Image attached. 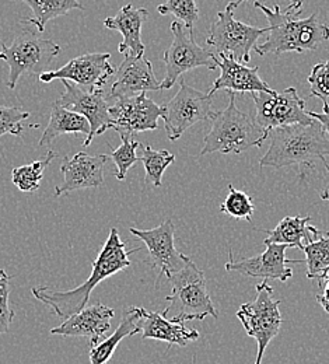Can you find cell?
<instances>
[{
  "label": "cell",
  "mask_w": 329,
  "mask_h": 364,
  "mask_svg": "<svg viewBox=\"0 0 329 364\" xmlns=\"http://www.w3.org/2000/svg\"><path fill=\"white\" fill-rule=\"evenodd\" d=\"M129 231L147 247L150 265L153 269L158 271V279L161 276L170 277L173 273L183 269L188 262V257L178 252L176 248V228L171 219L151 230L132 228Z\"/></svg>",
  "instance_id": "obj_15"
},
{
  "label": "cell",
  "mask_w": 329,
  "mask_h": 364,
  "mask_svg": "<svg viewBox=\"0 0 329 364\" xmlns=\"http://www.w3.org/2000/svg\"><path fill=\"white\" fill-rule=\"evenodd\" d=\"M327 272H329V267H328V269H327Z\"/></svg>",
  "instance_id": "obj_41"
},
{
  "label": "cell",
  "mask_w": 329,
  "mask_h": 364,
  "mask_svg": "<svg viewBox=\"0 0 329 364\" xmlns=\"http://www.w3.org/2000/svg\"><path fill=\"white\" fill-rule=\"evenodd\" d=\"M303 251L306 252L307 277L321 283L329 267V231H320L311 242L304 245Z\"/></svg>",
  "instance_id": "obj_27"
},
{
  "label": "cell",
  "mask_w": 329,
  "mask_h": 364,
  "mask_svg": "<svg viewBox=\"0 0 329 364\" xmlns=\"http://www.w3.org/2000/svg\"><path fill=\"white\" fill-rule=\"evenodd\" d=\"M65 134H82L87 137L90 135V124L83 115L66 109L55 101L52 105L49 124L38 144L41 147L49 146L56 137Z\"/></svg>",
  "instance_id": "obj_25"
},
{
  "label": "cell",
  "mask_w": 329,
  "mask_h": 364,
  "mask_svg": "<svg viewBox=\"0 0 329 364\" xmlns=\"http://www.w3.org/2000/svg\"><path fill=\"white\" fill-rule=\"evenodd\" d=\"M149 11L144 7H135L134 4H125L121 7L117 16L104 20V27L108 30L119 31L124 41L118 46L119 53L131 56H143L146 46L141 41V27Z\"/></svg>",
  "instance_id": "obj_21"
},
{
  "label": "cell",
  "mask_w": 329,
  "mask_h": 364,
  "mask_svg": "<svg viewBox=\"0 0 329 364\" xmlns=\"http://www.w3.org/2000/svg\"><path fill=\"white\" fill-rule=\"evenodd\" d=\"M244 1H247V0H235V1H232L230 4H232L234 9H237V7H238L241 3H244ZM291 1H296V0H291Z\"/></svg>",
  "instance_id": "obj_40"
},
{
  "label": "cell",
  "mask_w": 329,
  "mask_h": 364,
  "mask_svg": "<svg viewBox=\"0 0 329 364\" xmlns=\"http://www.w3.org/2000/svg\"><path fill=\"white\" fill-rule=\"evenodd\" d=\"M220 210L234 219H242V220L251 222L255 212V206L249 195L235 189L232 183H229V195L222 203Z\"/></svg>",
  "instance_id": "obj_31"
},
{
  "label": "cell",
  "mask_w": 329,
  "mask_h": 364,
  "mask_svg": "<svg viewBox=\"0 0 329 364\" xmlns=\"http://www.w3.org/2000/svg\"><path fill=\"white\" fill-rule=\"evenodd\" d=\"M121 140L122 144L118 149L112 150L109 156L117 166L115 177L118 181H124L126 178L129 168L138 161H141V157L136 156V150L138 147H141V143L131 136H121Z\"/></svg>",
  "instance_id": "obj_30"
},
{
  "label": "cell",
  "mask_w": 329,
  "mask_h": 364,
  "mask_svg": "<svg viewBox=\"0 0 329 364\" xmlns=\"http://www.w3.org/2000/svg\"><path fill=\"white\" fill-rule=\"evenodd\" d=\"M60 46L26 30L17 36L11 46L1 44L0 60L9 66L7 87L14 90L18 80L26 75H41L59 55Z\"/></svg>",
  "instance_id": "obj_6"
},
{
  "label": "cell",
  "mask_w": 329,
  "mask_h": 364,
  "mask_svg": "<svg viewBox=\"0 0 329 364\" xmlns=\"http://www.w3.org/2000/svg\"><path fill=\"white\" fill-rule=\"evenodd\" d=\"M271 144L259 166L284 168L296 167L304 177L306 170H314L318 160L329 156V136L323 125L314 119L311 124H294L275 128L269 134Z\"/></svg>",
  "instance_id": "obj_3"
},
{
  "label": "cell",
  "mask_w": 329,
  "mask_h": 364,
  "mask_svg": "<svg viewBox=\"0 0 329 364\" xmlns=\"http://www.w3.org/2000/svg\"><path fill=\"white\" fill-rule=\"evenodd\" d=\"M161 90V83L156 79L153 65L143 56L124 55V60L115 70V82L109 91L114 100L138 95L146 91Z\"/></svg>",
  "instance_id": "obj_18"
},
{
  "label": "cell",
  "mask_w": 329,
  "mask_h": 364,
  "mask_svg": "<svg viewBox=\"0 0 329 364\" xmlns=\"http://www.w3.org/2000/svg\"><path fill=\"white\" fill-rule=\"evenodd\" d=\"M215 62L220 69V76L215 80V83L207 92L210 95L220 90L229 92H258L272 90L268 86V83H265L259 77V69L257 66L248 68L226 53H216Z\"/></svg>",
  "instance_id": "obj_20"
},
{
  "label": "cell",
  "mask_w": 329,
  "mask_h": 364,
  "mask_svg": "<svg viewBox=\"0 0 329 364\" xmlns=\"http://www.w3.org/2000/svg\"><path fill=\"white\" fill-rule=\"evenodd\" d=\"M173 43L163 55L166 65V77L161 82V90H170L174 87L177 80L189 70L196 68H207L209 70L217 69L215 62L216 53L196 44L193 33L185 34L183 24L176 20L171 23Z\"/></svg>",
  "instance_id": "obj_10"
},
{
  "label": "cell",
  "mask_w": 329,
  "mask_h": 364,
  "mask_svg": "<svg viewBox=\"0 0 329 364\" xmlns=\"http://www.w3.org/2000/svg\"><path fill=\"white\" fill-rule=\"evenodd\" d=\"M171 283V294L167 296L168 307L163 316L176 310L171 317L174 322H187L192 319H205L206 317L217 318L219 311L215 309L207 293L205 273L199 269L193 261L188 259L185 267L168 277Z\"/></svg>",
  "instance_id": "obj_5"
},
{
  "label": "cell",
  "mask_w": 329,
  "mask_h": 364,
  "mask_svg": "<svg viewBox=\"0 0 329 364\" xmlns=\"http://www.w3.org/2000/svg\"><path fill=\"white\" fill-rule=\"evenodd\" d=\"M144 309L141 307H129L128 310H125L121 322L118 325V328L115 329V332L98 342L95 346L90 349V363L92 364H107L109 362V359L112 358V355L115 353L118 345L121 343V341H124L128 336H134L136 333H141V322L144 318Z\"/></svg>",
  "instance_id": "obj_23"
},
{
  "label": "cell",
  "mask_w": 329,
  "mask_h": 364,
  "mask_svg": "<svg viewBox=\"0 0 329 364\" xmlns=\"http://www.w3.org/2000/svg\"><path fill=\"white\" fill-rule=\"evenodd\" d=\"M229 94V105L222 111H215L210 118L212 128L205 136L200 156L212 153L239 154L251 147H261L269 137L254 117L235 107L234 92Z\"/></svg>",
  "instance_id": "obj_4"
},
{
  "label": "cell",
  "mask_w": 329,
  "mask_h": 364,
  "mask_svg": "<svg viewBox=\"0 0 329 364\" xmlns=\"http://www.w3.org/2000/svg\"><path fill=\"white\" fill-rule=\"evenodd\" d=\"M26 3L31 11L33 17L26 18L24 23L34 24L38 33L45 30L48 21L65 16L72 10H83V4L79 0H21Z\"/></svg>",
  "instance_id": "obj_26"
},
{
  "label": "cell",
  "mask_w": 329,
  "mask_h": 364,
  "mask_svg": "<svg viewBox=\"0 0 329 364\" xmlns=\"http://www.w3.org/2000/svg\"><path fill=\"white\" fill-rule=\"evenodd\" d=\"M234 7L229 3L225 11L210 26L206 44L213 46L216 53H226L239 63H249L251 49L268 33V28L254 27L234 18Z\"/></svg>",
  "instance_id": "obj_8"
},
{
  "label": "cell",
  "mask_w": 329,
  "mask_h": 364,
  "mask_svg": "<svg viewBox=\"0 0 329 364\" xmlns=\"http://www.w3.org/2000/svg\"><path fill=\"white\" fill-rule=\"evenodd\" d=\"M323 163H324V166H325V168H327V171H328L329 174V166L328 163H327V160L324 159V160H323ZM321 199H323V200H327V202H329V188L324 189V191L321 192Z\"/></svg>",
  "instance_id": "obj_38"
},
{
  "label": "cell",
  "mask_w": 329,
  "mask_h": 364,
  "mask_svg": "<svg viewBox=\"0 0 329 364\" xmlns=\"http://www.w3.org/2000/svg\"><path fill=\"white\" fill-rule=\"evenodd\" d=\"M212 97L181 80L178 92L163 107L164 128L171 141L178 140L190 127L213 117Z\"/></svg>",
  "instance_id": "obj_11"
},
{
  "label": "cell",
  "mask_w": 329,
  "mask_h": 364,
  "mask_svg": "<svg viewBox=\"0 0 329 364\" xmlns=\"http://www.w3.org/2000/svg\"><path fill=\"white\" fill-rule=\"evenodd\" d=\"M56 157V153L49 150L47 156L38 161H34L27 166L16 167L11 171V181L21 192H34L40 188L44 171L47 170L50 161Z\"/></svg>",
  "instance_id": "obj_29"
},
{
  "label": "cell",
  "mask_w": 329,
  "mask_h": 364,
  "mask_svg": "<svg viewBox=\"0 0 329 364\" xmlns=\"http://www.w3.org/2000/svg\"><path fill=\"white\" fill-rule=\"evenodd\" d=\"M108 156L98 154L90 156L85 151H79L72 157H66L60 166L63 182L56 185L55 195L63 196L73 191L98 188L104 182V168L108 161Z\"/></svg>",
  "instance_id": "obj_17"
},
{
  "label": "cell",
  "mask_w": 329,
  "mask_h": 364,
  "mask_svg": "<svg viewBox=\"0 0 329 364\" xmlns=\"http://www.w3.org/2000/svg\"><path fill=\"white\" fill-rule=\"evenodd\" d=\"M307 82L313 97H318L323 102H329V59L313 68Z\"/></svg>",
  "instance_id": "obj_34"
},
{
  "label": "cell",
  "mask_w": 329,
  "mask_h": 364,
  "mask_svg": "<svg viewBox=\"0 0 329 364\" xmlns=\"http://www.w3.org/2000/svg\"><path fill=\"white\" fill-rule=\"evenodd\" d=\"M114 316L115 311L108 306L99 303L86 306L79 313L65 319L59 326L50 329V335L89 338L93 348L111 328Z\"/></svg>",
  "instance_id": "obj_19"
},
{
  "label": "cell",
  "mask_w": 329,
  "mask_h": 364,
  "mask_svg": "<svg viewBox=\"0 0 329 364\" xmlns=\"http://www.w3.org/2000/svg\"><path fill=\"white\" fill-rule=\"evenodd\" d=\"M255 104V121L269 135L272 129L294 124H311L314 118L306 109V101L294 87L286 90L251 92Z\"/></svg>",
  "instance_id": "obj_9"
},
{
  "label": "cell",
  "mask_w": 329,
  "mask_h": 364,
  "mask_svg": "<svg viewBox=\"0 0 329 364\" xmlns=\"http://www.w3.org/2000/svg\"><path fill=\"white\" fill-rule=\"evenodd\" d=\"M141 333L143 339L161 341L183 348L199 339V332L188 329L184 322H174L163 314L147 310L144 311Z\"/></svg>",
  "instance_id": "obj_22"
},
{
  "label": "cell",
  "mask_w": 329,
  "mask_h": 364,
  "mask_svg": "<svg viewBox=\"0 0 329 364\" xmlns=\"http://www.w3.org/2000/svg\"><path fill=\"white\" fill-rule=\"evenodd\" d=\"M65 91L56 101L66 109L83 115L90 124V135L85 139L83 146H90L93 139L98 135L105 134L108 129H112V118L109 114L108 101L104 95V89L101 90H83L82 87L60 79Z\"/></svg>",
  "instance_id": "obj_12"
},
{
  "label": "cell",
  "mask_w": 329,
  "mask_h": 364,
  "mask_svg": "<svg viewBox=\"0 0 329 364\" xmlns=\"http://www.w3.org/2000/svg\"><path fill=\"white\" fill-rule=\"evenodd\" d=\"M157 11L161 16L174 14L189 31L193 30V26L199 20V9L195 0H167L164 4L157 6Z\"/></svg>",
  "instance_id": "obj_32"
},
{
  "label": "cell",
  "mask_w": 329,
  "mask_h": 364,
  "mask_svg": "<svg viewBox=\"0 0 329 364\" xmlns=\"http://www.w3.org/2000/svg\"><path fill=\"white\" fill-rule=\"evenodd\" d=\"M30 118V112L20 107L0 105V137L4 135L21 136L24 131L23 122Z\"/></svg>",
  "instance_id": "obj_33"
},
{
  "label": "cell",
  "mask_w": 329,
  "mask_h": 364,
  "mask_svg": "<svg viewBox=\"0 0 329 364\" xmlns=\"http://www.w3.org/2000/svg\"><path fill=\"white\" fill-rule=\"evenodd\" d=\"M325 283V290L324 291H329V272L325 273V276L323 277V280H321V286Z\"/></svg>",
  "instance_id": "obj_39"
},
{
  "label": "cell",
  "mask_w": 329,
  "mask_h": 364,
  "mask_svg": "<svg viewBox=\"0 0 329 364\" xmlns=\"http://www.w3.org/2000/svg\"><path fill=\"white\" fill-rule=\"evenodd\" d=\"M141 147L143 151L141 161L146 171V182L158 188L161 186V180L166 170L176 161V156L168 150H154L149 144L141 143Z\"/></svg>",
  "instance_id": "obj_28"
},
{
  "label": "cell",
  "mask_w": 329,
  "mask_h": 364,
  "mask_svg": "<svg viewBox=\"0 0 329 364\" xmlns=\"http://www.w3.org/2000/svg\"><path fill=\"white\" fill-rule=\"evenodd\" d=\"M109 114L112 129L119 136L134 137L136 134L157 129L158 119L163 117V107L157 105L146 92H141L115 100V104L109 107Z\"/></svg>",
  "instance_id": "obj_14"
},
{
  "label": "cell",
  "mask_w": 329,
  "mask_h": 364,
  "mask_svg": "<svg viewBox=\"0 0 329 364\" xmlns=\"http://www.w3.org/2000/svg\"><path fill=\"white\" fill-rule=\"evenodd\" d=\"M109 58V53H86L73 58L58 70L43 72L40 82L50 83L56 79H65L76 83L83 90H101L117 70L111 65Z\"/></svg>",
  "instance_id": "obj_13"
},
{
  "label": "cell",
  "mask_w": 329,
  "mask_h": 364,
  "mask_svg": "<svg viewBox=\"0 0 329 364\" xmlns=\"http://www.w3.org/2000/svg\"><path fill=\"white\" fill-rule=\"evenodd\" d=\"M288 247L283 244H266V250L264 254L235 261L233 252L230 251V259L226 264L227 272H238L259 277L265 280H279L287 282L291 276L293 271L287 267V264H301L304 261H293L286 258V250Z\"/></svg>",
  "instance_id": "obj_16"
},
{
  "label": "cell",
  "mask_w": 329,
  "mask_h": 364,
  "mask_svg": "<svg viewBox=\"0 0 329 364\" xmlns=\"http://www.w3.org/2000/svg\"><path fill=\"white\" fill-rule=\"evenodd\" d=\"M257 299L242 304L237 311V318L241 321L248 336L258 343L255 363L262 364L266 348L279 333L282 326V314L279 310L281 301L274 299V289L266 280L255 286Z\"/></svg>",
  "instance_id": "obj_7"
},
{
  "label": "cell",
  "mask_w": 329,
  "mask_h": 364,
  "mask_svg": "<svg viewBox=\"0 0 329 364\" xmlns=\"http://www.w3.org/2000/svg\"><path fill=\"white\" fill-rule=\"evenodd\" d=\"M310 222V216L284 218L274 230H262L268 234L264 244H283L287 247H296L298 250H303L306 245L304 241L311 242L321 231L308 225Z\"/></svg>",
  "instance_id": "obj_24"
},
{
  "label": "cell",
  "mask_w": 329,
  "mask_h": 364,
  "mask_svg": "<svg viewBox=\"0 0 329 364\" xmlns=\"http://www.w3.org/2000/svg\"><path fill=\"white\" fill-rule=\"evenodd\" d=\"M317 301L323 306V309L329 314V291H324V294L317 296Z\"/></svg>",
  "instance_id": "obj_37"
},
{
  "label": "cell",
  "mask_w": 329,
  "mask_h": 364,
  "mask_svg": "<svg viewBox=\"0 0 329 364\" xmlns=\"http://www.w3.org/2000/svg\"><path fill=\"white\" fill-rule=\"evenodd\" d=\"M254 6L266 16L269 23L266 41L254 46L255 52L261 56L317 50L329 40V27L318 20V13L303 20L296 18L301 13L303 0H296L283 10L281 6L269 9L259 1H255Z\"/></svg>",
  "instance_id": "obj_1"
},
{
  "label": "cell",
  "mask_w": 329,
  "mask_h": 364,
  "mask_svg": "<svg viewBox=\"0 0 329 364\" xmlns=\"http://www.w3.org/2000/svg\"><path fill=\"white\" fill-rule=\"evenodd\" d=\"M10 276L4 269H0V335L7 333L14 319V311L9 306Z\"/></svg>",
  "instance_id": "obj_35"
},
{
  "label": "cell",
  "mask_w": 329,
  "mask_h": 364,
  "mask_svg": "<svg viewBox=\"0 0 329 364\" xmlns=\"http://www.w3.org/2000/svg\"><path fill=\"white\" fill-rule=\"evenodd\" d=\"M139 251L125 250V242L121 240L119 232L115 228L109 230V235L101 248L98 257L93 262L90 277L80 286L72 290H55L50 287H33V296L48 306L53 314L59 318H69L70 316L83 310L90 300L95 286L107 277L121 272L131 267L129 255Z\"/></svg>",
  "instance_id": "obj_2"
},
{
  "label": "cell",
  "mask_w": 329,
  "mask_h": 364,
  "mask_svg": "<svg viewBox=\"0 0 329 364\" xmlns=\"http://www.w3.org/2000/svg\"><path fill=\"white\" fill-rule=\"evenodd\" d=\"M324 104V108H323V112H314V111H308V115L314 119H317L323 128L325 129V132L328 134L329 136V102H323Z\"/></svg>",
  "instance_id": "obj_36"
}]
</instances>
